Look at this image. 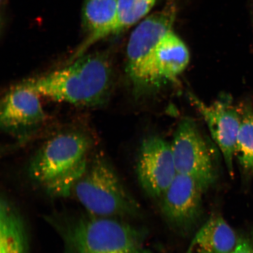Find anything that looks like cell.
Listing matches in <instances>:
<instances>
[{"label":"cell","mask_w":253,"mask_h":253,"mask_svg":"<svg viewBox=\"0 0 253 253\" xmlns=\"http://www.w3.org/2000/svg\"><path fill=\"white\" fill-rule=\"evenodd\" d=\"M190 54L185 43L172 31L168 33L155 50L153 66L157 88L176 80L189 64Z\"/></svg>","instance_id":"12"},{"label":"cell","mask_w":253,"mask_h":253,"mask_svg":"<svg viewBox=\"0 0 253 253\" xmlns=\"http://www.w3.org/2000/svg\"><path fill=\"white\" fill-rule=\"evenodd\" d=\"M187 253H202L196 252V251H189V250Z\"/></svg>","instance_id":"19"},{"label":"cell","mask_w":253,"mask_h":253,"mask_svg":"<svg viewBox=\"0 0 253 253\" xmlns=\"http://www.w3.org/2000/svg\"><path fill=\"white\" fill-rule=\"evenodd\" d=\"M135 253H152L150 251H147V250H145L143 249H141L139 250L138 251L136 252Z\"/></svg>","instance_id":"18"},{"label":"cell","mask_w":253,"mask_h":253,"mask_svg":"<svg viewBox=\"0 0 253 253\" xmlns=\"http://www.w3.org/2000/svg\"><path fill=\"white\" fill-rule=\"evenodd\" d=\"M72 195L86 213L94 216L123 219L135 216L138 211L137 203L103 155L88 161Z\"/></svg>","instance_id":"4"},{"label":"cell","mask_w":253,"mask_h":253,"mask_svg":"<svg viewBox=\"0 0 253 253\" xmlns=\"http://www.w3.org/2000/svg\"><path fill=\"white\" fill-rule=\"evenodd\" d=\"M113 68L108 53H85L65 67L27 79L24 86L40 96L75 106L106 103L112 89Z\"/></svg>","instance_id":"1"},{"label":"cell","mask_w":253,"mask_h":253,"mask_svg":"<svg viewBox=\"0 0 253 253\" xmlns=\"http://www.w3.org/2000/svg\"><path fill=\"white\" fill-rule=\"evenodd\" d=\"M40 96L21 84L11 88L1 101L2 130L20 142L27 141L36 133L46 120Z\"/></svg>","instance_id":"7"},{"label":"cell","mask_w":253,"mask_h":253,"mask_svg":"<svg viewBox=\"0 0 253 253\" xmlns=\"http://www.w3.org/2000/svg\"><path fill=\"white\" fill-rule=\"evenodd\" d=\"M90 147L89 138L81 132L54 136L31 160L28 167L30 178L53 197H69L86 169Z\"/></svg>","instance_id":"3"},{"label":"cell","mask_w":253,"mask_h":253,"mask_svg":"<svg viewBox=\"0 0 253 253\" xmlns=\"http://www.w3.org/2000/svg\"><path fill=\"white\" fill-rule=\"evenodd\" d=\"M156 0H118V27L117 34L132 26L153 8Z\"/></svg>","instance_id":"16"},{"label":"cell","mask_w":253,"mask_h":253,"mask_svg":"<svg viewBox=\"0 0 253 253\" xmlns=\"http://www.w3.org/2000/svg\"><path fill=\"white\" fill-rule=\"evenodd\" d=\"M189 99L203 117L211 137L222 154L230 175L233 176V160L240 125L238 107L234 106L229 99L207 104L192 94H189Z\"/></svg>","instance_id":"9"},{"label":"cell","mask_w":253,"mask_h":253,"mask_svg":"<svg viewBox=\"0 0 253 253\" xmlns=\"http://www.w3.org/2000/svg\"><path fill=\"white\" fill-rule=\"evenodd\" d=\"M171 148L177 173L191 177L205 190L216 179L207 143L192 120L183 119L173 134Z\"/></svg>","instance_id":"6"},{"label":"cell","mask_w":253,"mask_h":253,"mask_svg":"<svg viewBox=\"0 0 253 253\" xmlns=\"http://www.w3.org/2000/svg\"><path fill=\"white\" fill-rule=\"evenodd\" d=\"M177 173L171 144L153 136L142 142L137 164L139 183L148 195L161 198Z\"/></svg>","instance_id":"8"},{"label":"cell","mask_w":253,"mask_h":253,"mask_svg":"<svg viewBox=\"0 0 253 253\" xmlns=\"http://www.w3.org/2000/svg\"><path fill=\"white\" fill-rule=\"evenodd\" d=\"M28 240L23 217L8 199L0 202V253H28Z\"/></svg>","instance_id":"14"},{"label":"cell","mask_w":253,"mask_h":253,"mask_svg":"<svg viewBox=\"0 0 253 253\" xmlns=\"http://www.w3.org/2000/svg\"><path fill=\"white\" fill-rule=\"evenodd\" d=\"M48 221L61 237L64 253H135L141 249L143 235L122 219L86 212Z\"/></svg>","instance_id":"2"},{"label":"cell","mask_w":253,"mask_h":253,"mask_svg":"<svg viewBox=\"0 0 253 253\" xmlns=\"http://www.w3.org/2000/svg\"><path fill=\"white\" fill-rule=\"evenodd\" d=\"M205 190L194 179L177 174L162 196L163 213L174 228L188 232L201 217Z\"/></svg>","instance_id":"10"},{"label":"cell","mask_w":253,"mask_h":253,"mask_svg":"<svg viewBox=\"0 0 253 253\" xmlns=\"http://www.w3.org/2000/svg\"><path fill=\"white\" fill-rule=\"evenodd\" d=\"M82 24L86 38L69 59L71 62L84 55L89 47L110 35L117 34L118 0H85Z\"/></svg>","instance_id":"11"},{"label":"cell","mask_w":253,"mask_h":253,"mask_svg":"<svg viewBox=\"0 0 253 253\" xmlns=\"http://www.w3.org/2000/svg\"><path fill=\"white\" fill-rule=\"evenodd\" d=\"M238 109L240 125L236 156L243 172L247 176H251L253 173V104L242 103Z\"/></svg>","instance_id":"15"},{"label":"cell","mask_w":253,"mask_h":253,"mask_svg":"<svg viewBox=\"0 0 253 253\" xmlns=\"http://www.w3.org/2000/svg\"><path fill=\"white\" fill-rule=\"evenodd\" d=\"M232 253H253V243L247 239L238 240Z\"/></svg>","instance_id":"17"},{"label":"cell","mask_w":253,"mask_h":253,"mask_svg":"<svg viewBox=\"0 0 253 253\" xmlns=\"http://www.w3.org/2000/svg\"><path fill=\"white\" fill-rule=\"evenodd\" d=\"M175 8L169 6L148 17L132 32L126 46V71L135 94L156 89L153 58L160 41L172 31Z\"/></svg>","instance_id":"5"},{"label":"cell","mask_w":253,"mask_h":253,"mask_svg":"<svg viewBox=\"0 0 253 253\" xmlns=\"http://www.w3.org/2000/svg\"><path fill=\"white\" fill-rule=\"evenodd\" d=\"M237 242L232 227L222 217L214 216L198 230L189 250L202 253H232Z\"/></svg>","instance_id":"13"}]
</instances>
